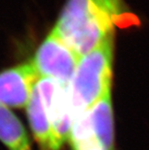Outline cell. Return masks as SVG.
I'll list each match as a JSON object with an SVG mask.
<instances>
[{"instance_id":"1","label":"cell","mask_w":149,"mask_h":150,"mask_svg":"<svg viewBox=\"0 0 149 150\" xmlns=\"http://www.w3.org/2000/svg\"><path fill=\"white\" fill-rule=\"evenodd\" d=\"M124 0H67L53 29L80 56L97 47L115 29L138 25Z\"/></svg>"},{"instance_id":"2","label":"cell","mask_w":149,"mask_h":150,"mask_svg":"<svg viewBox=\"0 0 149 150\" xmlns=\"http://www.w3.org/2000/svg\"><path fill=\"white\" fill-rule=\"evenodd\" d=\"M114 35L81 56L78 62L69 86V99L74 118L89 111L110 93Z\"/></svg>"},{"instance_id":"3","label":"cell","mask_w":149,"mask_h":150,"mask_svg":"<svg viewBox=\"0 0 149 150\" xmlns=\"http://www.w3.org/2000/svg\"><path fill=\"white\" fill-rule=\"evenodd\" d=\"M81 58L52 29L37 49L31 64L40 78L52 79L69 88Z\"/></svg>"},{"instance_id":"4","label":"cell","mask_w":149,"mask_h":150,"mask_svg":"<svg viewBox=\"0 0 149 150\" xmlns=\"http://www.w3.org/2000/svg\"><path fill=\"white\" fill-rule=\"evenodd\" d=\"M37 88L49 115L55 143L60 149L63 143L70 139L74 121L69 88L47 78L39 79Z\"/></svg>"},{"instance_id":"5","label":"cell","mask_w":149,"mask_h":150,"mask_svg":"<svg viewBox=\"0 0 149 150\" xmlns=\"http://www.w3.org/2000/svg\"><path fill=\"white\" fill-rule=\"evenodd\" d=\"M40 76L29 63L15 66L0 73V105L26 108Z\"/></svg>"},{"instance_id":"6","label":"cell","mask_w":149,"mask_h":150,"mask_svg":"<svg viewBox=\"0 0 149 150\" xmlns=\"http://www.w3.org/2000/svg\"><path fill=\"white\" fill-rule=\"evenodd\" d=\"M26 108L28 120L37 142L45 149L58 150L53 137L49 118L41 95L38 91L37 84L35 86Z\"/></svg>"},{"instance_id":"7","label":"cell","mask_w":149,"mask_h":150,"mask_svg":"<svg viewBox=\"0 0 149 150\" xmlns=\"http://www.w3.org/2000/svg\"><path fill=\"white\" fill-rule=\"evenodd\" d=\"M92 131L101 150H114L112 95L107 94L89 110Z\"/></svg>"},{"instance_id":"8","label":"cell","mask_w":149,"mask_h":150,"mask_svg":"<svg viewBox=\"0 0 149 150\" xmlns=\"http://www.w3.org/2000/svg\"><path fill=\"white\" fill-rule=\"evenodd\" d=\"M0 139L9 150H31L23 124L3 105H0Z\"/></svg>"},{"instance_id":"9","label":"cell","mask_w":149,"mask_h":150,"mask_svg":"<svg viewBox=\"0 0 149 150\" xmlns=\"http://www.w3.org/2000/svg\"><path fill=\"white\" fill-rule=\"evenodd\" d=\"M70 140L74 150H101L92 131L89 111L74 118Z\"/></svg>"}]
</instances>
